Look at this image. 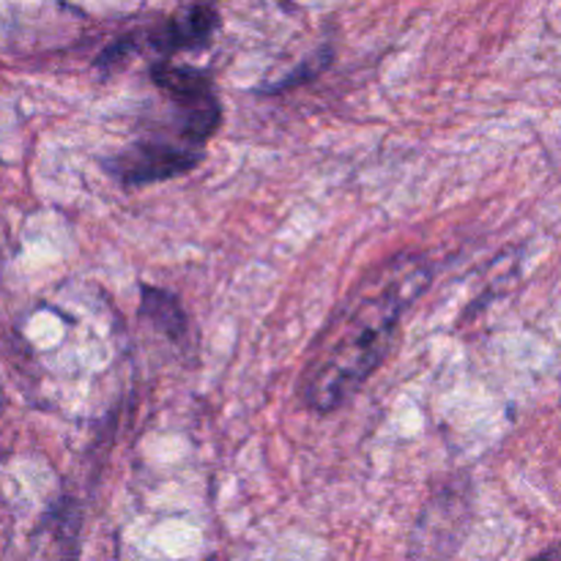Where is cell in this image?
<instances>
[{
  "mask_svg": "<svg viewBox=\"0 0 561 561\" xmlns=\"http://www.w3.org/2000/svg\"><path fill=\"white\" fill-rule=\"evenodd\" d=\"M431 279L425 257L405 252L381 263L356 285L318 337L299 381L310 409L329 414L365 387L392 351L403 316Z\"/></svg>",
  "mask_w": 561,
  "mask_h": 561,
  "instance_id": "cell-1",
  "label": "cell"
},
{
  "mask_svg": "<svg viewBox=\"0 0 561 561\" xmlns=\"http://www.w3.org/2000/svg\"><path fill=\"white\" fill-rule=\"evenodd\" d=\"M151 82L159 99L137 135L115 157L104 159L107 173L126 186L157 184L195 168L222 118L217 88L206 71L168 58L153 64Z\"/></svg>",
  "mask_w": 561,
  "mask_h": 561,
  "instance_id": "cell-2",
  "label": "cell"
},
{
  "mask_svg": "<svg viewBox=\"0 0 561 561\" xmlns=\"http://www.w3.org/2000/svg\"><path fill=\"white\" fill-rule=\"evenodd\" d=\"M219 25V14L211 3H195L190 9L179 11L170 20L159 22V25L148 27L142 33L146 44L168 60L170 55L184 53V49L206 47L214 38V31Z\"/></svg>",
  "mask_w": 561,
  "mask_h": 561,
  "instance_id": "cell-3",
  "label": "cell"
},
{
  "mask_svg": "<svg viewBox=\"0 0 561 561\" xmlns=\"http://www.w3.org/2000/svg\"><path fill=\"white\" fill-rule=\"evenodd\" d=\"M142 318L153 323L157 329H162L168 337H184L186 334V318L181 312V307L175 305V299L164 290L157 288H142V305H140Z\"/></svg>",
  "mask_w": 561,
  "mask_h": 561,
  "instance_id": "cell-4",
  "label": "cell"
},
{
  "mask_svg": "<svg viewBox=\"0 0 561 561\" xmlns=\"http://www.w3.org/2000/svg\"><path fill=\"white\" fill-rule=\"evenodd\" d=\"M0 414H3V394H0Z\"/></svg>",
  "mask_w": 561,
  "mask_h": 561,
  "instance_id": "cell-5",
  "label": "cell"
}]
</instances>
